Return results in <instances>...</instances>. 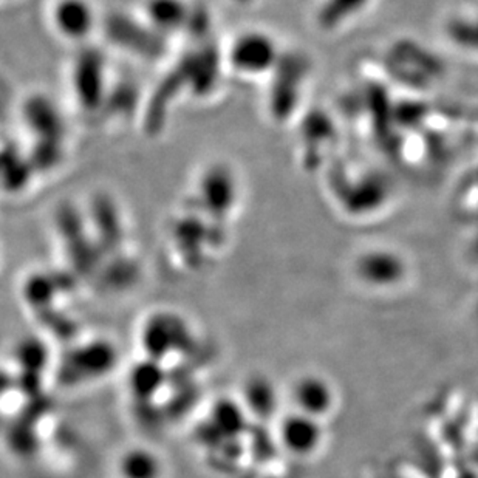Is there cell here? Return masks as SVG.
I'll return each instance as SVG.
<instances>
[{
	"mask_svg": "<svg viewBox=\"0 0 478 478\" xmlns=\"http://www.w3.org/2000/svg\"><path fill=\"white\" fill-rule=\"evenodd\" d=\"M277 47L270 36L262 33L240 34L232 44L230 62L240 74H262L276 67Z\"/></svg>",
	"mask_w": 478,
	"mask_h": 478,
	"instance_id": "obj_1",
	"label": "cell"
},
{
	"mask_svg": "<svg viewBox=\"0 0 478 478\" xmlns=\"http://www.w3.org/2000/svg\"><path fill=\"white\" fill-rule=\"evenodd\" d=\"M51 21L62 38L81 40L95 27V10L89 0H56L51 8Z\"/></svg>",
	"mask_w": 478,
	"mask_h": 478,
	"instance_id": "obj_2",
	"label": "cell"
},
{
	"mask_svg": "<svg viewBox=\"0 0 478 478\" xmlns=\"http://www.w3.org/2000/svg\"><path fill=\"white\" fill-rule=\"evenodd\" d=\"M144 14L147 25L166 34L186 27L191 8L186 0H146Z\"/></svg>",
	"mask_w": 478,
	"mask_h": 478,
	"instance_id": "obj_3",
	"label": "cell"
},
{
	"mask_svg": "<svg viewBox=\"0 0 478 478\" xmlns=\"http://www.w3.org/2000/svg\"><path fill=\"white\" fill-rule=\"evenodd\" d=\"M370 0H321L316 12L317 25L326 31L343 29L366 10Z\"/></svg>",
	"mask_w": 478,
	"mask_h": 478,
	"instance_id": "obj_4",
	"label": "cell"
},
{
	"mask_svg": "<svg viewBox=\"0 0 478 478\" xmlns=\"http://www.w3.org/2000/svg\"><path fill=\"white\" fill-rule=\"evenodd\" d=\"M446 33L458 48L478 53V13H462L452 17L446 25Z\"/></svg>",
	"mask_w": 478,
	"mask_h": 478,
	"instance_id": "obj_5",
	"label": "cell"
},
{
	"mask_svg": "<svg viewBox=\"0 0 478 478\" xmlns=\"http://www.w3.org/2000/svg\"><path fill=\"white\" fill-rule=\"evenodd\" d=\"M101 65L96 57L84 59V64L76 70L78 100L84 106H91L98 100V91L101 87Z\"/></svg>",
	"mask_w": 478,
	"mask_h": 478,
	"instance_id": "obj_6",
	"label": "cell"
}]
</instances>
